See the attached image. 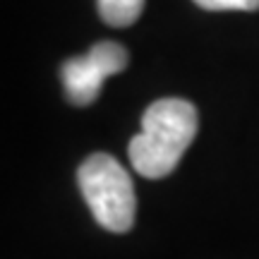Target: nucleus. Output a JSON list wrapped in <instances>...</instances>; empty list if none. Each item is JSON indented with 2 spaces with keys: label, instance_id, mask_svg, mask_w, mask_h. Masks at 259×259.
Returning <instances> with one entry per match:
<instances>
[{
  "label": "nucleus",
  "instance_id": "obj_1",
  "mask_svg": "<svg viewBox=\"0 0 259 259\" xmlns=\"http://www.w3.org/2000/svg\"><path fill=\"white\" fill-rule=\"evenodd\" d=\"M199 115L185 99H158L142 115V132L130 139V163L142 178L170 176L197 137Z\"/></svg>",
  "mask_w": 259,
  "mask_h": 259
},
{
  "label": "nucleus",
  "instance_id": "obj_2",
  "mask_svg": "<svg viewBox=\"0 0 259 259\" xmlns=\"http://www.w3.org/2000/svg\"><path fill=\"white\" fill-rule=\"evenodd\" d=\"M77 183L96 223L111 233H127L135 226L137 197L132 178L111 154H92L77 170Z\"/></svg>",
  "mask_w": 259,
  "mask_h": 259
},
{
  "label": "nucleus",
  "instance_id": "obj_3",
  "mask_svg": "<svg viewBox=\"0 0 259 259\" xmlns=\"http://www.w3.org/2000/svg\"><path fill=\"white\" fill-rule=\"evenodd\" d=\"M127 63V51L115 41H101L87 56L65 60L60 67V77L67 101L74 106H92L101 94L103 82L111 74L122 72Z\"/></svg>",
  "mask_w": 259,
  "mask_h": 259
},
{
  "label": "nucleus",
  "instance_id": "obj_4",
  "mask_svg": "<svg viewBox=\"0 0 259 259\" xmlns=\"http://www.w3.org/2000/svg\"><path fill=\"white\" fill-rule=\"evenodd\" d=\"M144 3L147 0H96L101 19L115 29L135 24L144 10Z\"/></svg>",
  "mask_w": 259,
  "mask_h": 259
},
{
  "label": "nucleus",
  "instance_id": "obj_5",
  "mask_svg": "<svg viewBox=\"0 0 259 259\" xmlns=\"http://www.w3.org/2000/svg\"><path fill=\"white\" fill-rule=\"evenodd\" d=\"M202 10L221 12V10H242V12H254L259 10V0H194Z\"/></svg>",
  "mask_w": 259,
  "mask_h": 259
}]
</instances>
